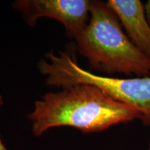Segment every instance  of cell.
Masks as SVG:
<instances>
[{
    "instance_id": "cell-1",
    "label": "cell",
    "mask_w": 150,
    "mask_h": 150,
    "mask_svg": "<svg viewBox=\"0 0 150 150\" xmlns=\"http://www.w3.org/2000/svg\"><path fill=\"white\" fill-rule=\"evenodd\" d=\"M28 117L36 136L53 127H71L83 133H94L120 123L142 120L141 114L134 108L90 84L46 93L35 102Z\"/></svg>"
},
{
    "instance_id": "cell-2",
    "label": "cell",
    "mask_w": 150,
    "mask_h": 150,
    "mask_svg": "<svg viewBox=\"0 0 150 150\" xmlns=\"http://www.w3.org/2000/svg\"><path fill=\"white\" fill-rule=\"evenodd\" d=\"M75 40L80 54L95 70L108 74L150 76V59L130 40L106 2L91 1L88 23Z\"/></svg>"
},
{
    "instance_id": "cell-3",
    "label": "cell",
    "mask_w": 150,
    "mask_h": 150,
    "mask_svg": "<svg viewBox=\"0 0 150 150\" xmlns=\"http://www.w3.org/2000/svg\"><path fill=\"white\" fill-rule=\"evenodd\" d=\"M45 57L38 67L46 76L47 85L62 88L78 84L95 86L136 109L144 125L150 126V76L124 79L95 74L80 67L76 59L65 52H49Z\"/></svg>"
},
{
    "instance_id": "cell-4",
    "label": "cell",
    "mask_w": 150,
    "mask_h": 150,
    "mask_svg": "<svg viewBox=\"0 0 150 150\" xmlns=\"http://www.w3.org/2000/svg\"><path fill=\"white\" fill-rule=\"evenodd\" d=\"M91 5L88 0H18L13 4L31 27L40 18H52L61 22L67 34L74 39L88 25Z\"/></svg>"
},
{
    "instance_id": "cell-5",
    "label": "cell",
    "mask_w": 150,
    "mask_h": 150,
    "mask_svg": "<svg viewBox=\"0 0 150 150\" xmlns=\"http://www.w3.org/2000/svg\"><path fill=\"white\" fill-rule=\"evenodd\" d=\"M106 4L117 16L130 40L150 59V24L145 4L140 0H108Z\"/></svg>"
},
{
    "instance_id": "cell-6",
    "label": "cell",
    "mask_w": 150,
    "mask_h": 150,
    "mask_svg": "<svg viewBox=\"0 0 150 150\" xmlns=\"http://www.w3.org/2000/svg\"><path fill=\"white\" fill-rule=\"evenodd\" d=\"M145 8L146 12V16H147V20L150 24V0H148L145 4Z\"/></svg>"
},
{
    "instance_id": "cell-7",
    "label": "cell",
    "mask_w": 150,
    "mask_h": 150,
    "mask_svg": "<svg viewBox=\"0 0 150 150\" xmlns=\"http://www.w3.org/2000/svg\"><path fill=\"white\" fill-rule=\"evenodd\" d=\"M0 150H8L6 147L4 145L2 140L1 139V137H0Z\"/></svg>"
},
{
    "instance_id": "cell-8",
    "label": "cell",
    "mask_w": 150,
    "mask_h": 150,
    "mask_svg": "<svg viewBox=\"0 0 150 150\" xmlns=\"http://www.w3.org/2000/svg\"><path fill=\"white\" fill-rule=\"evenodd\" d=\"M3 104H4V102H3L2 98H1V95H0V107H1V106H2V105H3Z\"/></svg>"
},
{
    "instance_id": "cell-9",
    "label": "cell",
    "mask_w": 150,
    "mask_h": 150,
    "mask_svg": "<svg viewBox=\"0 0 150 150\" xmlns=\"http://www.w3.org/2000/svg\"><path fill=\"white\" fill-rule=\"evenodd\" d=\"M148 150H150V138L149 140V146H148Z\"/></svg>"
}]
</instances>
